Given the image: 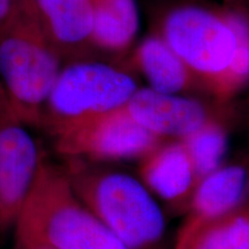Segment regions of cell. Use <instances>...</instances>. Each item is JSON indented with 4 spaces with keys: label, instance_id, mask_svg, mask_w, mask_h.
Here are the masks:
<instances>
[{
    "label": "cell",
    "instance_id": "obj_15",
    "mask_svg": "<svg viewBox=\"0 0 249 249\" xmlns=\"http://www.w3.org/2000/svg\"><path fill=\"white\" fill-rule=\"evenodd\" d=\"M224 13L235 33L236 46L225 71L204 86L205 91L218 102L231 99L249 82V14L241 7H229Z\"/></svg>",
    "mask_w": 249,
    "mask_h": 249
},
{
    "label": "cell",
    "instance_id": "obj_13",
    "mask_svg": "<svg viewBox=\"0 0 249 249\" xmlns=\"http://www.w3.org/2000/svg\"><path fill=\"white\" fill-rule=\"evenodd\" d=\"M248 173L241 165H222L196 187L187 217L213 218L245 203Z\"/></svg>",
    "mask_w": 249,
    "mask_h": 249
},
{
    "label": "cell",
    "instance_id": "obj_14",
    "mask_svg": "<svg viewBox=\"0 0 249 249\" xmlns=\"http://www.w3.org/2000/svg\"><path fill=\"white\" fill-rule=\"evenodd\" d=\"M140 29L136 0H96L91 44L105 51L119 52L134 42Z\"/></svg>",
    "mask_w": 249,
    "mask_h": 249
},
{
    "label": "cell",
    "instance_id": "obj_9",
    "mask_svg": "<svg viewBox=\"0 0 249 249\" xmlns=\"http://www.w3.org/2000/svg\"><path fill=\"white\" fill-rule=\"evenodd\" d=\"M140 180L174 209L187 211L196 187L194 166L180 140L163 142L140 160Z\"/></svg>",
    "mask_w": 249,
    "mask_h": 249
},
{
    "label": "cell",
    "instance_id": "obj_17",
    "mask_svg": "<svg viewBox=\"0 0 249 249\" xmlns=\"http://www.w3.org/2000/svg\"><path fill=\"white\" fill-rule=\"evenodd\" d=\"M9 120L15 119L13 117V113H12V108L11 105H9L7 93H6L4 86H2L1 81H0V124Z\"/></svg>",
    "mask_w": 249,
    "mask_h": 249
},
{
    "label": "cell",
    "instance_id": "obj_10",
    "mask_svg": "<svg viewBox=\"0 0 249 249\" xmlns=\"http://www.w3.org/2000/svg\"><path fill=\"white\" fill-rule=\"evenodd\" d=\"M96 0H34L43 26L61 58L83 53L92 46Z\"/></svg>",
    "mask_w": 249,
    "mask_h": 249
},
{
    "label": "cell",
    "instance_id": "obj_12",
    "mask_svg": "<svg viewBox=\"0 0 249 249\" xmlns=\"http://www.w3.org/2000/svg\"><path fill=\"white\" fill-rule=\"evenodd\" d=\"M174 249H249V203L222 216L187 217Z\"/></svg>",
    "mask_w": 249,
    "mask_h": 249
},
{
    "label": "cell",
    "instance_id": "obj_11",
    "mask_svg": "<svg viewBox=\"0 0 249 249\" xmlns=\"http://www.w3.org/2000/svg\"><path fill=\"white\" fill-rule=\"evenodd\" d=\"M133 62L156 91L179 95L202 89L200 79L160 35L143 40L134 52Z\"/></svg>",
    "mask_w": 249,
    "mask_h": 249
},
{
    "label": "cell",
    "instance_id": "obj_6",
    "mask_svg": "<svg viewBox=\"0 0 249 249\" xmlns=\"http://www.w3.org/2000/svg\"><path fill=\"white\" fill-rule=\"evenodd\" d=\"M52 138L66 160L89 163L141 160L164 142L140 126L124 107L71 124Z\"/></svg>",
    "mask_w": 249,
    "mask_h": 249
},
{
    "label": "cell",
    "instance_id": "obj_4",
    "mask_svg": "<svg viewBox=\"0 0 249 249\" xmlns=\"http://www.w3.org/2000/svg\"><path fill=\"white\" fill-rule=\"evenodd\" d=\"M139 89L127 71L96 61H73L60 71L42 124L51 136L71 124L124 107Z\"/></svg>",
    "mask_w": 249,
    "mask_h": 249
},
{
    "label": "cell",
    "instance_id": "obj_16",
    "mask_svg": "<svg viewBox=\"0 0 249 249\" xmlns=\"http://www.w3.org/2000/svg\"><path fill=\"white\" fill-rule=\"evenodd\" d=\"M180 141L191 157L198 183L223 165L229 138L225 127L216 118Z\"/></svg>",
    "mask_w": 249,
    "mask_h": 249
},
{
    "label": "cell",
    "instance_id": "obj_8",
    "mask_svg": "<svg viewBox=\"0 0 249 249\" xmlns=\"http://www.w3.org/2000/svg\"><path fill=\"white\" fill-rule=\"evenodd\" d=\"M140 126L161 140H182L214 119L209 108L194 98L139 88L124 105Z\"/></svg>",
    "mask_w": 249,
    "mask_h": 249
},
{
    "label": "cell",
    "instance_id": "obj_20",
    "mask_svg": "<svg viewBox=\"0 0 249 249\" xmlns=\"http://www.w3.org/2000/svg\"><path fill=\"white\" fill-rule=\"evenodd\" d=\"M225 2L229 7L246 8V6L249 5V0H225Z\"/></svg>",
    "mask_w": 249,
    "mask_h": 249
},
{
    "label": "cell",
    "instance_id": "obj_18",
    "mask_svg": "<svg viewBox=\"0 0 249 249\" xmlns=\"http://www.w3.org/2000/svg\"><path fill=\"white\" fill-rule=\"evenodd\" d=\"M15 249H54L42 242L15 241Z\"/></svg>",
    "mask_w": 249,
    "mask_h": 249
},
{
    "label": "cell",
    "instance_id": "obj_21",
    "mask_svg": "<svg viewBox=\"0 0 249 249\" xmlns=\"http://www.w3.org/2000/svg\"><path fill=\"white\" fill-rule=\"evenodd\" d=\"M246 195H247V202L249 203V173H248V176H247V188H246Z\"/></svg>",
    "mask_w": 249,
    "mask_h": 249
},
{
    "label": "cell",
    "instance_id": "obj_7",
    "mask_svg": "<svg viewBox=\"0 0 249 249\" xmlns=\"http://www.w3.org/2000/svg\"><path fill=\"white\" fill-rule=\"evenodd\" d=\"M26 124H0V214L4 227L15 223L33 188L44 156Z\"/></svg>",
    "mask_w": 249,
    "mask_h": 249
},
{
    "label": "cell",
    "instance_id": "obj_5",
    "mask_svg": "<svg viewBox=\"0 0 249 249\" xmlns=\"http://www.w3.org/2000/svg\"><path fill=\"white\" fill-rule=\"evenodd\" d=\"M160 36L205 83L219 75L231 62L236 37L224 9L180 6L164 18Z\"/></svg>",
    "mask_w": 249,
    "mask_h": 249
},
{
    "label": "cell",
    "instance_id": "obj_19",
    "mask_svg": "<svg viewBox=\"0 0 249 249\" xmlns=\"http://www.w3.org/2000/svg\"><path fill=\"white\" fill-rule=\"evenodd\" d=\"M14 0H0V24L4 22L6 17L11 12Z\"/></svg>",
    "mask_w": 249,
    "mask_h": 249
},
{
    "label": "cell",
    "instance_id": "obj_3",
    "mask_svg": "<svg viewBox=\"0 0 249 249\" xmlns=\"http://www.w3.org/2000/svg\"><path fill=\"white\" fill-rule=\"evenodd\" d=\"M64 170L81 202L127 248L148 249L163 238L164 213L141 180L76 158Z\"/></svg>",
    "mask_w": 249,
    "mask_h": 249
},
{
    "label": "cell",
    "instance_id": "obj_1",
    "mask_svg": "<svg viewBox=\"0 0 249 249\" xmlns=\"http://www.w3.org/2000/svg\"><path fill=\"white\" fill-rule=\"evenodd\" d=\"M61 61L34 0H14L0 24V81L15 120L40 126Z\"/></svg>",
    "mask_w": 249,
    "mask_h": 249
},
{
    "label": "cell",
    "instance_id": "obj_22",
    "mask_svg": "<svg viewBox=\"0 0 249 249\" xmlns=\"http://www.w3.org/2000/svg\"><path fill=\"white\" fill-rule=\"evenodd\" d=\"M4 223H2V218H1V214H0V230H4Z\"/></svg>",
    "mask_w": 249,
    "mask_h": 249
},
{
    "label": "cell",
    "instance_id": "obj_2",
    "mask_svg": "<svg viewBox=\"0 0 249 249\" xmlns=\"http://www.w3.org/2000/svg\"><path fill=\"white\" fill-rule=\"evenodd\" d=\"M14 225L15 241L54 249H128L81 202L64 166L45 158Z\"/></svg>",
    "mask_w": 249,
    "mask_h": 249
}]
</instances>
